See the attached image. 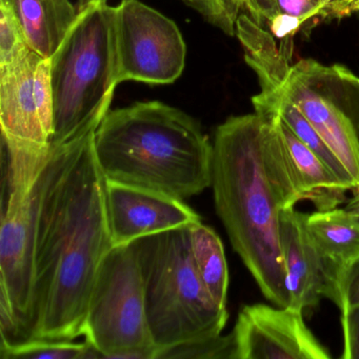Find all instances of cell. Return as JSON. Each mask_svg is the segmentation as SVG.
<instances>
[{
    "mask_svg": "<svg viewBox=\"0 0 359 359\" xmlns=\"http://www.w3.org/2000/svg\"><path fill=\"white\" fill-rule=\"evenodd\" d=\"M51 147L1 135L0 353L34 336L35 245L41 177Z\"/></svg>",
    "mask_w": 359,
    "mask_h": 359,
    "instance_id": "277c9868",
    "label": "cell"
},
{
    "mask_svg": "<svg viewBox=\"0 0 359 359\" xmlns=\"http://www.w3.org/2000/svg\"><path fill=\"white\" fill-rule=\"evenodd\" d=\"M283 91L344 163L359 188V144L334 89L329 66L313 60H300L292 66Z\"/></svg>",
    "mask_w": 359,
    "mask_h": 359,
    "instance_id": "8fae6325",
    "label": "cell"
},
{
    "mask_svg": "<svg viewBox=\"0 0 359 359\" xmlns=\"http://www.w3.org/2000/svg\"><path fill=\"white\" fill-rule=\"evenodd\" d=\"M359 12V0H323V20H342Z\"/></svg>",
    "mask_w": 359,
    "mask_h": 359,
    "instance_id": "83f0119b",
    "label": "cell"
},
{
    "mask_svg": "<svg viewBox=\"0 0 359 359\" xmlns=\"http://www.w3.org/2000/svg\"><path fill=\"white\" fill-rule=\"evenodd\" d=\"M237 359L233 333L218 334L161 350L156 359Z\"/></svg>",
    "mask_w": 359,
    "mask_h": 359,
    "instance_id": "603a6c76",
    "label": "cell"
},
{
    "mask_svg": "<svg viewBox=\"0 0 359 359\" xmlns=\"http://www.w3.org/2000/svg\"><path fill=\"white\" fill-rule=\"evenodd\" d=\"M32 51L11 6L0 0V72L20 64Z\"/></svg>",
    "mask_w": 359,
    "mask_h": 359,
    "instance_id": "7402d4cb",
    "label": "cell"
},
{
    "mask_svg": "<svg viewBox=\"0 0 359 359\" xmlns=\"http://www.w3.org/2000/svg\"><path fill=\"white\" fill-rule=\"evenodd\" d=\"M1 135L39 147L51 146L54 108L50 60L33 50L22 62L0 72Z\"/></svg>",
    "mask_w": 359,
    "mask_h": 359,
    "instance_id": "30bf717a",
    "label": "cell"
},
{
    "mask_svg": "<svg viewBox=\"0 0 359 359\" xmlns=\"http://www.w3.org/2000/svg\"><path fill=\"white\" fill-rule=\"evenodd\" d=\"M232 333L237 359L331 358L306 327L302 311L291 306H243Z\"/></svg>",
    "mask_w": 359,
    "mask_h": 359,
    "instance_id": "7c38bea8",
    "label": "cell"
},
{
    "mask_svg": "<svg viewBox=\"0 0 359 359\" xmlns=\"http://www.w3.org/2000/svg\"><path fill=\"white\" fill-rule=\"evenodd\" d=\"M119 83L170 85L186 66L187 47L177 25L140 0L115 7Z\"/></svg>",
    "mask_w": 359,
    "mask_h": 359,
    "instance_id": "ba28073f",
    "label": "cell"
},
{
    "mask_svg": "<svg viewBox=\"0 0 359 359\" xmlns=\"http://www.w3.org/2000/svg\"><path fill=\"white\" fill-rule=\"evenodd\" d=\"M95 130L51 147L43 169L35 245L33 340H75L83 335L98 270L114 247L106 177L94 153Z\"/></svg>",
    "mask_w": 359,
    "mask_h": 359,
    "instance_id": "6da1fadb",
    "label": "cell"
},
{
    "mask_svg": "<svg viewBox=\"0 0 359 359\" xmlns=\"http://www.w3.org/2000/svg\"><path fill=\"white\" fill-rule=\"evenodd\" d=\"M107 180L184 201L212 184L213 144L198 121L159 102L109 111L94 133Z\"/></svg>",
    "mask_w": 359,
    "mask_h": 359,
    "instance_id": "3957f363",
    "label": "cell"
},
{
    "mask_svg": "<svg viewBox=\"0 0 359 359\" xmlns=\"http://www.w3.org/2000/svg\"><path fill=\"white\" fill-rule=\"evenodd\" d=\"M116 9L107 0H81L79 16L50 58L54 108L51 147L97 129L119 85Z\"/></svg>",
    "mask_w": 359,
    "mask_h": 359,
    "instance_id": "5b68a950",
    "label": "cell"
},
{
    "mask_svg": "<svg viewBox=\"0 0 359 359\" xmlns=\"http://www.w3.org/2000/svg\"></svg>",
    "mask_w": 359,
    "mask_h": 359,
    "instance_id": "4dcf8cb0",
    "label": "cell"
},
{
    "mask_svg": "<svg viewBox=\"0 0 359 359\" xmlns=\"http://www.w3.org/2000/svg\"><path fill=\"white\" fill-rule=\"evenodd\" d=\"M190 236L193 260L203 287L214 302L226 308L229 271L222 239L201 222L191 226Z\"/></svg>",
    "mask_w": 359,
    "mask_h": 359,
    "instance_id": "ac0fdd59",
    "label": "cell"
},
{
    "mask_svg": "<svg viewBox=\"0 0 359 359\" xmlns=\"http://www.w3.org/2000/svg\"><path fill=\"white\" fill-rule=\"evenodd\" d=\"M264 151L269 173L285 209L309 201L320 210L344 203L351 190L279 116H266Z\"/></svg>",
    "mask_w": 359,
    "mask_h": 359,
    "instance_id": "9c48e42d",
    "label": "cell"
},
{
    "mask_svg": "<svg viewBox=\"0 0 359 359\" xmlns=\"http://www.w3.org/2000/svg\"><path fill=\"white\" fill-rule=\"evenodd\" d=\"M254 109L256 113L264 116L280 117L281 121L293 131V133L311 149L342 182H344L351 190L356 189V184L344 163L334 154L333 151L309 123L297 106L285 95L283 90L274 100Z\"/></svg>",
    "mask_w": 359,
    "mask_h": 359,
    "instance_id": "d6986e66",
    "label": "cell"
},
{
    "mask_svg": "<svg viewBox=\"0 0 359 359\" xmlns=\"http://www.w3.org/2000/svg\"><path fill=\"white\" fill-rule=\"evenodd\" d=\"M280 247L289 306L304 312L314 308L323 297L336 302L335 272L309 238L299 212L294 208L281 212Z\"/></svg>",
    "mask_w": 359,
    "mask_h": 359,
    "instance_id": "5bb4252c",
    "label": "cell"
},
{
    "mask_svg": "<svg viewBox=\"0 0 359 359\" xmlns=\"http://www.w3.org/2000/svg\"><path fill=\"white\" fill-rule=\"evenodd\" d=\"M198 12L212 26L229 36L236 35V22L241 6L237 0H182Z\"/></svg>",
    "mask_w": 359,
    "mask_h": 359,
    "instance_id": "d4e9b609",
    "label": "cell"
},
{
    "mask_svg": "<svg viewBox=\"0 0 359 359\" xmlns=\"http://www.w3.org/2000/svg\"><path fill=\"white\" fill-rule=\"evenodd\" d=\"M83 336L96 358L156 359L135 241L115 245L104 256L90 295Z\"/></svg>",
    "mask_w": 359,
    "mask_h": 359,
    "instance_id": "52a82bcc",
    "label": "cell"
},
{
    "mask_svg": "<svg viewBox=\"0 0 359 359\" xmlns=\"http://www.w3.org/2000/svg\"><path fill=\"white\" fill-rule=\"evenodd\" d=\"M299 217L302 228L333 269L338 283L342 270L359 255V215L348 209L333 208L299 213Z\"/></svg>",
    "mask_w": 359,
    "mask_h": 359,
    "instance_id": "9a60e30c",
    "label": "cell"
},
{
    "mask_svg": "<svg viewBox=\"0 0 359 359\" xmlns=\"http://www.w3.org/2000/svg\"><path fill=\"white\" fill-rule=\"evenodd\" d=\"M334 89L352 123L359 144V77L342 65L329 66Z\"/></svg>",
    "mask_w": 359,
    "mask_h": 359,
    "instance_id": "cb8c5ba5",
    "label": "cell"
},
{
    "mask_svg": "<svg viewBox=\"0 0 359 359\" xmlns=\"http://www.w3.org/2000/svg\"><path fill=\"white\" fill-rule=\"evenodd\" d=\"M353 192H354V196H353L352 201H350L346 209L351 210V211L359 215V188L355 189Z\"/></svg>",
    "mask_w": 359,
    "mask_h": 359,
    "instance_id": "f1b7e54d",
    "label": "cell"
},
{
    "mask_svg": "<svg viewBox=\"0 0 359 359\" xmlns=\"http://www.w3.org/2000/svg\"><path fill=\"white\" fill-rule=\"evenodd\" d=\"M250 16L260 26L277 14L297 18L304 24V34L323 20V0H247Z\"/></svg>",
    "mask_w": 359,
    "mask_h": 359,
    "instance_id": "ffe728a7",
    "label": "cell"
},
{
    "mask_svg": "<svg viewBox=\"0 0 359 359\" xmlns=\"http://www.w3.org/2000/svg\"><path fill=\"white\" fill-rule=\"evenodd\" d=\"M3 359H85L96 358L95 350L86 340L34 339L0 353Z\"/></svg>",
    "mask_w": 359,
    "mask_h": 359,
    "instance_id": "44dd1931",
    "label": "cell"
},
{
    "mask_svg": "<svg viewBox=\"0 0 359 359\" xmlns=\"http://www.w3.org/2000/svg\"><path fill=\"white\" fill-rule=\"evenodd\" d=\"M236 35L245 49V62L258 77L260 93L252 102H264L279 95L291 71V60L274 36L247 14L237 18Z\"/></svg>",
    "mask_w": 359,
    "mask_h": 359,
    "instance_id": "2e32d148",
    "label": "cell"
},
{
    "mask_svg": "<svg viewBox=\"0 0 359 359\" xmlns=\"http://www.w3.org/2000/svg\"><path fill=\"white\" fill-rule=\"evenodd\" d=\"M15 13L29 45L50 60L76 22L79 8L70 0H5Z\"/></svg>",
    "mask_w": 359,
    "mask_h": 359,
    "instance_id": "e0dca14e",
    "label": "cell"
},
{
    "mask_svg": "<svg viewBox=\"0 0 359 359\" xmlns=\"http://www.w3.org/2000/svg\"><path fill=\"white\" fill-rule=\"evenodd\" d=\"M106 203L114 247L201 222L184 201L107 180Z\"/></svg>",
    "mask_w": 359,
    "mask_h": 359,
    "instance_id": "4fadbf2b",
    "label": "cell"
},
{
    "mask_svg": "<svg viewBox=\"0 0 359 359\" xmlns=\"http://www.w3.org/2000/svg\"><path fill=\"white\" fill-rule=\"evenodd\" d=\"M190 231L182 226L135 241L147 319L158 353L222 334L228 320L226 308L214 302L199 278Z\"/></svg>",
    "mask_w": 359,
    "mask_h": 359,
    "instance_id": "8992f818",
    "label": "cell"
},
{
    "mask_svg": "<svg viewBox=\"0 0 359 359\" xmlns=\"http://www.w3.org/2000/svg\"><path fill=\"white\" fill-rule=\"evenodd\" d=\"M266 121L255 112L230 117L217 128L211 187L231 245L262 295L277 306H289L280 247L285 207L264 157Z\"/></svg>",
    "mask_w": 359,
    "mask_h": 359,
    "instance_id": "7a4b0ae2",
    "label": "cell"
},
{
    "mask_svg": "<svg viewBox=\"0 0 359 359\" xmlns=\"http://www.w3.org/2000/svg\"><path fill=\"white\" fill-rule=\"evenodd\" d=\"M344 359H359V304L341 312Z\"/></svg>",
    "mask_w": 359,
    "mask_h": 359,
    "instance_id": "4316f807",
    "label": "cell"
},
{
    "mask_svg": "<svg viewBox=\"0 0 359 359\" xmlns=\"http://www.w3.org/2000/svg\"><path fill=\"white\" fill-rule=\"evenodd\" d=\"M340 312L359 304V255L338 277L337 300Z\"/></svg>",
    "mask_w": 359,
    "mask_h": 359,
    "instance_id": "484cf974",
    "label": "cell"
},
{
    "mask_svg": "<svg viewBox=\"0 0 359 359\" xmlns=\"http://www.w3.org/2000/svg\"><path fill=\"white\" fill-rule=\"evenodd\" d=\"M237 3H238V5L243 8L245 7V4H247V0H237Z\"/></svg>",
    "mask_w": 359,
    "mask_h": 359,
    "instance_id": "f546056e",
    "label": "cell"
}]
</instances>
